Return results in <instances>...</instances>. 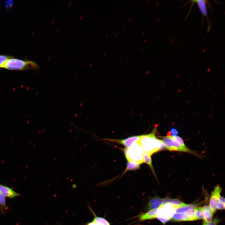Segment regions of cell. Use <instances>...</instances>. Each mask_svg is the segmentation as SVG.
I'll use <instances>...</instances> for the list:
<instances>
[{
  "instance_id": "cell-12",
  "label": "cell",
  "mask_w": 225,
  "mask_h": 225,
  "mask_svg": "<svg viewBox=\"0 0 225 225\" xmlns=\"http://www.w3.org/2000/svg\"><path fill=\"white\" fill-rule=\"evenodd\" d=\"M205 222H208L212 220L213 214L209 205H206L201 207Z\"/></svg>"
},
{
  "instance_id": "cell-8",
  "label": "cell",
  "mask_w": 225,
  "mask_h": 225,
  "mask_svg": "<svg viewBox=\"0 0 225 225\" xmlns=\"http://www.w3.org/2000/svg\"><path fill=\"white\" fill-rule=\"evenodd\" d=\"M192 4L196 3L197 4L200 11L203 16L206 17L208 22V31L210 29V22L208 17V11L207 4L208 3V1L203 0H192Z\"/></svg>"
},
{
  "instance_id": "cell-25",
  "label": "cell",
  "mask_w": 225,
  "mask_h": 225,
  "mask_svg": "<svg viewBox=\"0 0 225 225\" xmlns=\"http://www.w3.org/2000/svg\"><path fill=\"white\" fill-rule=\"evenodd\" d=\"M171 132L172 136H176L178 134V132L177 129L175 128H173L171 130Z\"/></svg>"
},
{
  "instance_id": "cell-17",
  "label": "cell",
  "mask_w": 225,
  "mask_h": 225,
  "mask_svg": "<svg viewBox=\"0 0 225 225\" xmlns=\"http://www.w3.org/2000/svg\"><path fill=\"white\" fill-rule=\"evenodd\" d=\"M140 164L136 162L128 161L127 163L126 169L124 172L128 171L136 170L139 169L140 167Z\"/></svg>"
},
{
  "instance_id": "cell-2",
  "label": "cell",
  "mask_w": 225,
  "mask_h": 225,
  "mask_svg": "<svg viewBox=\"0 0 225 225\" xmlns=\"http://www.w3.org/2000/svg\"><path fill=\"white\" fill-rule=\"evenodd\" d=\"M4 68L13 70H37L39 67L36 62L33 61L19 59L12 57L8 60Z\"/></svg>"
},
{
  "instance_id": "cell-23",
  "label": "cell",
  "mask_w": 225,
  "mask_h": 225,
  "mask_svg": "<svg viewBox=\"0 0 225 225\" xmlns=\"http://www.w3.org/2000/svg\"><path fill=\"white\" fill-rule=\"evenodd\" d=\"M218 222L219 220L218 219H215L208 222H207L203 221V225H217Z\"/></svg>"
},
{
  "instance_id": "cell-28",
  "label": "cell",
  "mask_w": 225,
  "mask_h": 225,
  "mask_svg": "<svg viewBox=\"0 0 225 225\" xmlns=\"http://www.w3.org/2000/svg\"><path fill=\"white\" fill-rule=\"evenodd\" d=\"M146 39H145L144 40V41H143V43H145V42L146 41Z\"/></svg>"
},
{
  "instance_id": "cell-39",
  "label": "cell",
  "mask_w": 225,
  "mask_h": 225,
  "mask_svg": "<svg viewBox=\"0 0 225 225\" xmlns=\"http://www.w3.org/2000/svg\"><path fill=\"white\" fill-rule=\"evenodd\" d=\"M128 61V60L127 61Z\"/></svg>"
},
{
  "instance_id": "cell-6",
  "label": "cell",
  "mask_w": 225,
  "mask_h": 225,
  "mask_svg": "<svg viewBox=\"0 0 225 225\" xmlns=\"http://www.w3.org/2000/svg\"><path fill=\"white\" fill-rule=\"evenodd\" d=\"M222 189L219 185H217L212 192L209 202V206L213 213L217 210V206L219 202V198Z\"/></svg>"
},
{
  "instance_id": "cell-38",
  "label": "cell",
  "mask_w": 225,
  "mask_h": 225,
  "mask_svg": "<svg viewBox=\"0 0 225 225\" xmlns=\"http://www.w3.org/2000/svg\"><path fill=\"white\" fill-rule=\"evenodd\" d=\"M138 1V0H136V1Z\"/></svg>"
},
{
  "instance_id": "cell-9",
  "label": "cell",
  "mask_w": 225,
  "mask_h": 225,
  "mask_svg": "<svg viewBox=\"0 0 225 225\" xmlns=\"http://www.w3.org/2000/svg\"><path fill=\"white\" fill-rule=\"evenodd\" d=\"M164 198L155 196L151 199L147 205V209L149 210L158 208L163 203Z\"/></svg>"
},
{
  "instance_id": "cell-33",
  "label": "cell",
  "mask_w": 225,
  "mask_h": 225,
  "mask_svg": "<svg viewBox=\"0 0 225 225\" xmlns=\"http://www.w3.org/2000/svg\"><path fill=\"white\" fill-rule=\"evenodd\" d=\"M143 49L142 48V50H141V52H142V51H143Z\"/></svg>"
},
{
  "instance_id": "cell-21",
  "label": "cell",
  "mask_w": 225,
  "mask_h": 225,
  "mask_svg": "<svg viewBox=\"0 0 225 225\" xmlns=\"http://www.w3.org/2000/svg\"><path fill=\"white\" fill-rule=\"evenodd\" d=\"M7 208L6 204L5 197L0 192V209L3 210Z\"/></svg>"
},
{
  "instance_id": "cell-27",
  "label": "cell",
  "mask_w": 225,
  "mask_h": 225,
  "mask_svg": "<svg viewBox=\"0 0 225 225\" xmlns=\"http://www.w3.org/2000/svg\"><path fill=\"white\" fill-rule=\"evenodd\" d=\"M86 225H100L92 221V222L88 223Z\"/></svg>"
},
{
  "instance_id": "cell-15",
  "label": "cell",
  "mask_w": 225,
  "mask_h": 225,
  "mask_svg": "<svg viewBox=\"0 0 225 225\" xmlns=\"http://www.w3.org/2000/svg\"><path fill=\"white\" fill-rule=\"evenodd\" d=\"M169 204L176 207L184 205L186 203L177 199L171 198H164L163 204Z\"/></svg>"
},
{
  "instance_id": "cell-7",
  "label": "cell",
  "mask_w": 225,
  "mask_h": 225,
  "mask_svg": "<svg viewBox=\"0 0 225 225\" xmlns=\"http://www.w3.org/2000/svg\"><path fill=\"white\" fill-rule=\"evenodd\" d=\"M141 135L134 136L123 139H106L105 140L117 142L124 146L126 148L130 147L135 142L139 140Z\"/></svg>"
},
{
  "instance_id": "cell-24",
  "label": "cell",
  "mask_w": 225,
  "mask_h": 225,
  "mask_svg": "<svg viewBox=\"0 0 225 225\" xmlns=\"http://www.w3.org/2000/svg\"><path fill=\"white\" fill-rule=\"evenodd\" d=\"M225 208V203H222L219 201L217 206V209L220 210H223Z\"/></svg>"
},
{
  "instance_id": "cell-18",
  "label": "cell",
  "mask_w": 225,
  "mask_h": 225,
  "mask_svg": "<svg viewBox=\"0 0 225 225\" xmlns=\"http://www.w3.org/2000/svg\"><path fill=\"white\" fill-rule=\"evenodd\" d=\"M91 210L94 216L92 222L100 225H110L109 222L105 219L102 217L97 216L92 210Z\"/></svg>"
},
{
  "instance_id": "cell-1",
  "label": "cell",
  "mask_w": 225,
  "mask_h": 225,
  "mask_svg": "<svg viewBox=\"0 0 225 225\" xmlns=\"http://www.w3.org/2000/svg\"><path fill=\"white\" fill-rule=\"evenodd\" d=\"M156 128H155L150 133L141 135L138 141L144 152L151 156L161 150L165 149L162 140L156 136Z\"/></svg>"
},
{
  "instance_id": "cell-11",
  "label": "cell",
  "mask_w": 225,
  "mask_h": 225,
  "mask_svg": "<svg viewBox=\"0 0 225 225\" xmlns=\"http://www.w3.org/2000/svg\"><path fill=\"white\" fill-rule=\"evenodd\" d=\"M158 209V208L152 209L145 213L142 214L139 217L140 220L143 221L157 218Z\"/></svg>"
},
{
  "instance_id": "cell-13",
  "label": "cell",
  "mask_w": 225,
  "mask_h": 225,
  "mask_svg": "<svg viewBox=\"0 0 225 225\" xmlns=\"http://www.w3.org/2000/svg\"><path fill=\"white\" fill-rule=\"evenodd\" d=\"M171 220L175 222L189 221L187 212H175L172 217Z\"/></svg>"
},
{
  "instance_id": "cell-29",
  "label": "cell",
  "mask_w": 225,
  "mask_h": 225,
  "mask_svg": "<svg viewBox=\"0 0 225 225\" xmlns=\"http://www.w3.org/2000/svg\"><path fill=\"white\" fill-rule=\"evenodd\" d=\"M108 34H107L106 35V38H107V37H108Z\"/></svg>"
},
{
  "instance_id": "cell-20",
  "label": "cell",
  "mask_w": 225,
  "mask_h": 225,
  "mask_svg": "<svg viewBox=\"0 0 225 225\" xmlns=\"http://www.w3.org/2000/svg\"><path fill=\"white\" fill-rule=\"evenodd\" d=\"M12 57L6 55H0V68H4L8 60Z\"/></svg>"
},
{
  "instance_id": "cell-36",
  "label": "cell",
  "mask_w": 225,
  "mask_h": 225,
  "mask_svg": "<svg viewBox=\"0 0 225 225\" xmlns=\"http://www.w3.org/2000/svg\"><path fill=\"white\" fill-rule=\"evenodd\" d=\"M106 52H105V53H104V55H103V56H104L106 55Z\"/></svg>"
},
{
  "instance_id": "cell-3",
  "label": "cell",
  "mask_w": 225,
  "mask_h": 225,
  "mask_svg": "<svg viewBox=\"0 0 225 225\" xmlns=\"http://www.w3.org/2000/svg\"><path fill=\"white\" fill-rule=\"evenodd\" d=\"M138 141L134 143L130 147L125 148L123 151L128 161L141 164L144 162L143 155L144 152Z\"/></svg>"
},
{
  "instance_id": "cell-5",
  "label": "cell",
  "mask_w": 225,
  "mask_h": 225,
  "mask_svg": "<svg viewBox=\"0 0 225 225\" xmlns=\"http://www.w3.org/2000/svg\"><path fill=\"white\" fill-rule=\"evenodd\" d=\"M162 138L161 140L166 149L171 151L185 152L195 155H197L195 152L191 150L188 147L181 146L176 141L172 139L170 136L162 137Z\"/></svg>"
},
{
  "instance_id": "cell-37",
  "label": "cell",
  "mask_w": 225,
  "mask_h": 225,
  "mask_svg": "<svg viewBox=\"0 0 225 225\" xmlns=\"http://www.w3.org/2000/svg\"><path fill=\"white\" fill-rule=\"evenodd\" d=\"M149 1H150V0H149V1H148V2H147V3L148 4V3H149Z\"/></svg>"
},
{
  "instance_id": "cell-26",
  "label": "cell",
  "mask_w": 225,
  "mask_h": 225,
  "mask_svg": "<svg viewBox=\"0 0 225 225\" xmlns=\"http://www.w3.org/2000/svg\"><path fill=\"white\" fill-rule=\"evenodd\" d=\"M219 201L223 203H225V199L224 197L221 195L219 198Z\"/></svg>"
},
{
  "instance_id": "cell-14",
  "label": "cell",
  "mask_w": 225,
  "mask_h": 225,
  "mask_svg": "<svg viewBox=\"0 0 225 225\" xmlns=\"http://www.w3.org/2000/svg\"><path fill=\"white\" fill-rule=\"evenodd\" d=\"M197 207V205L195 204H186L176 208L175 212H186L194 210Z\"/></svg>"
},
{
  "instance_id": "cell-35",
  "label": "cell",
  "mask_w": 225,
  "mask_h": 225,
  "mask_svg": "<svg viewBox=\"0 0 225 225\" xmlns=\"http://www.w3.org/2000/svg\"><path fill=\"white\" fill-rule=\"evenodd\" d=\"M129 20H130V19H128V21H127V22H129Z\"/></svg>"
},
{
  "instance_id": "cell-32",
  "label": "cell",
  "mask_w": 225,
  "mask_h": 225,
  "mask_svg": "<svg viewBox=\"0 0 225 225\" xmlns=\"http://www.w3.org/2000/svg\"><path fill=\"white\" fill-rule=\"evenodd\" d=\"M132 20H133V19H131L130 21V22H132Z\"/></svg>"
},
{
  "instance_id": "cell-4",
  "label": "cell",
  "mask_w": 225,
  "mask_h": 225,
  "mask_svg": "<svg viewBox=\"0 0 225 225\" xmlns=\"http://www.w3.org/2000/svg\"><path fill=\"white\" fill-rule=\"evenodd\" d=\"M177 208L169 204H162L158 208L157 218L163 224L169 220Z\"/></svg>"
},
{
  "instance_id": "cell-30",
  "label": "cell",
  "mask_w": 225,
  "mask_h": 225,
  "mask_svg": "<svg viewBox=\"0 0 225 225\" xmlns=\"http://www.w3.org/2000/svg\"><path fill=\"white\" fill-rule=\"evenodd\" d=\"M118 33H117L115 35V36H116L118 35Z\"/></svg>"
},
{
  "instance_id": "cell-34",
  "label": "cell",
  "mask_w": 225,
  "mask_h": 225,
  "mask_svg": "<svg viewBox=\"0 0 225 225\" xmlns=\"http://www.w3.org/2000/svg\"><path fill=\"white\" fill-rule=\"evenodd\" d=\"M144 32H143L142 33V36L143 35V34H144Z\"/></svg>"
},
{
  "instance_id": "cell-31",
  "label": "cell",
  "mask_w": 225,
  "mask_h": 225,
  "mask_svg": "<svg viewBox=\"0 0 225 225\" xmlns=\"http://www.w3.org/2000/svg\"><path fill=\"white\" fill-rule=\"evenodd\" d=\"M125 23H124V24H123L122 26V27H124V26H125Z\"/></svg>"
},
{
  "instance_id": "cell-22",
  "label": "cell",
  "mask_w": 225,
  "mask_h": 225,
  "mask_svg": "<svg viewBox=\"0 0 225 225\" xmlns=\"http://www.w3.org/2000/svg\"><path fill=\"white\" fill-rule=\"evenodd\" d=\"M170 137L172 139L176 141L181 146L185 147H187L183 140L181 137L177 135L175 136L171 135Z\"/></svg>"
},
{
  "instance_id": "cell-16",
  "label": "cell",
  "mask_w": 225,
  "mask_h": 225,
  "mask_svg": "<svg viewBox=\"0 0 225 225\" xmlns=\"http://www.w3.org/2000/svg\"><path fill=\"white\" fill-rule=\"evenodd\" d=\"M151 155L147 152H144L143 155L144 162H145L150 167L154 175L156 176L155 172L152 164V162Z\"/></svg>"
},
{
  "instance_id": "cell-19",
  "label": "cell",
  "mask_w": 225,
  "mask_h": 225,
  "mask_svg": "<svg viewBox=\"0 0 225 225\" xmlns=\"http://www.w3.org/2000/svg\"><path fill=\"white\" fill-rule=\"evenodd\" d=\"M194 214L197 220L203 219L204 217L201 207H197L194 209Z\"/></svg>"
},
{
  "instance_id": "cell-10",
  "label": "cell",
  "mask_w": 225,
  "mask_h": 225,
  "mask_svg": "<svg viewBox=\"0 0 225 225\" xmlns=\"http://www.w3.org/2000/svg\"><path fill=\"white\" fill-rule=\"evenodd\" d=\"M0 192L5 197L11 198L20 196L10 188L0 184Z\"/></svg>"
}]
</instances>
